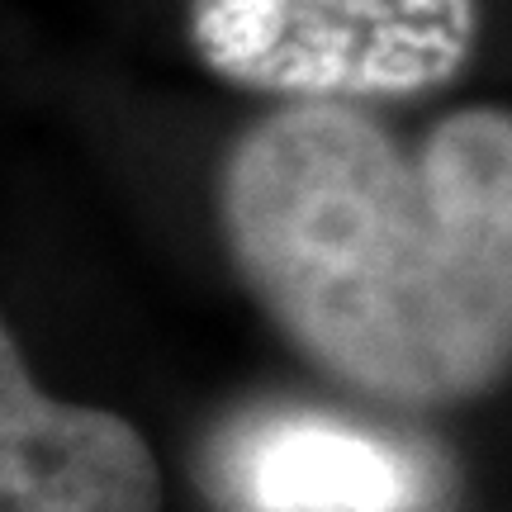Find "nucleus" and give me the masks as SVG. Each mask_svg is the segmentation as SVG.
<instances>
[{"instance_id":"obj_1","label":"nucleus","mask_w":512,"mask_h":512,"mask_svg":"<svg viewBox=\"0 0 512 512\" xmlns=\"http://www.w3.org/2000/svg\"><path fill=\"white\" fill-rule=\"evenodd\" d=\"M223 252L318 375L451 408L512 375V110L403 138L351 100H280L214 181Z\"/></svg>"},{"instance_id":"obj_2","label":"nucleus","mask_w":512,"mask_h":512,"mask_svg":"<svg viewBox=\"0 0 512 512\" xmlns=\"http://www.w3.org/2000/svg\"><path fill=\"white\" fill-rule=\"evenodd\" d=\"M214 76L275 100H413L479 48V0H185Z\"/></svg>"},{"instance_id":"obj_3","label":"nucleus","mask_w":512,"mask_h":512,"mask_svg":"<svg viewBox=\"0 0 512 512\" xmlns=\"http://www.w3.org/2000/svg\"><path fill=\"white\" fill-rule=\"evenodd\" d=\"M0 512H162V470L128 418L43 394L0 337Z\"/></svg>"},{"instance_id":"obj_4","label":"nucleus","mask_w":512,"mask_h":512,"mask_svg":"<svg viewBox=\"0 0 512 512\" xmlns=\"http://www.w3.org/2000/svg\"><path fill=\"white\" fill-rule=\"evenodd\" d=\"M219 470L238 512H418L432 494L399 441L304 408L238 422Z\"/></svg>"}]
</instances>
